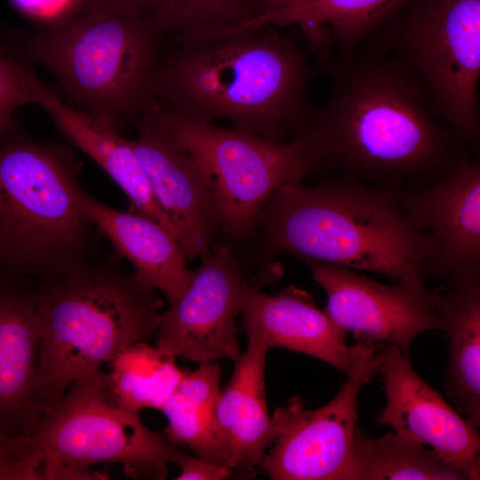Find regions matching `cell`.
Masks as SVG:
<instances>
[{
    "label": "cell",
    "mask_w": 480,
    "mask_h": 480,
    "mask_svg": "<svg viewBox=\"0 0 480 480\" xmlns=\"http://www.w3.org/2000/svg\"><path fill=\"white\" fill-rule=\"evenodd\" d=\"M323 61L330 96L292 138L303 147L309 175L396 190L436 183L468 155L435 116L420 77L376 40Z\"/></svg>",
    "instance_id": "6da1fadb"
},
{
    "label": "cell",
    "mask_w": 480,
    "mask_h": 480,
    "mask_svg": "<svg viewBox=\"0 0 480 480\" xmlns=\"http://www.w3.org/2000/svg\"><path fill=\"white\" fill-rule=\"evenodd\" d=\"M313 68L288 35L268 26L232 28L173 38L162 55L154 104L182 118L290 140L315 108Z\"/></svg>",
    "instance_id": "7a4b0ae2"
},
{
    "label": "cell",
    "mask_w": 480,
    "mask_h": 480,
    "mask_svg": "<svg viewBox=\"0 0 480 480\" xmlns=\"http://www.w3.org/2000/svg\"><path fill=\"white\" fill-rule=\"evenodd\" d=\"M274 251L386 276L426 292L425 245L395 190L327 176L315 187L290 180L263 207Z\"/></svg>",
    "instance_id": "3957f363"
},
{
    "label": "cell",
    "mask_w": 480,
    "mask_h": 480,
    "mask_svg": "<svg viewBox=\"0 0 480 480\" xmlns=\"http://www.w3.org/2000/svg\"><path fill=\"white\" fill-rule=\"evenodd\" d=\"M0 43L11 56L50 72L74 109L120 130L155 105L154 83L168 37L148 16L79 12L5 32Z\"/></svg>",
    "instance_id": "277c9868"
},
{
    "label": "cell",
    "mask_w": 480,
    "mask_h": 480,
    "mask_svg": "<svg viewBox=\"0 0 480 480\" xmlns=\"http://www.w3.org/2000/svg\"><path fill=\"white\" fill-rule=\"evenodd\" d=\"M41 328L35 384L41 413L78 379L156 335L157 291L116 264L87 261L36 284Z\"/></svg>",
    "instance_id": "5b68a950"
},
{
    "label": "cell",
    "mask_w": 480,
    "mask_h": 480,
    "mask_svg": "<svg viewBox=\"0 0 480 480\" xmlns=\"http://www.w3.org/2000/svg\"><path fill=\"white\" fill-rule=\"evenodd\" d=\"M77 161L17 126L0 137V278L37 281L89 261L92 223L77 199Z\"/></svg>",
    "instance_id": "8992f818"
},
{
    "label": "cell",
    "mask_w": 480,
    "mask_h": 480,
    "mask_svg": "<svg viewBox=\"0 0 480 480\" xmlns=\"http://www.w3.org/2000/svg\"><path fill=\"white\" fill-rule=\"evenodd\" d=\"M33 437L43 454L44 480L102 479L92 469L100 463L121 464L131 477L159 480L169 464L189 456L121 406L101 370L76 380L44 410Z\"/></svg>",
    "instance_id": "52a82bcc"
},
{
    "label": "cell",
    "mask_w": 480,
    "mask_h": 480,
    "mask_svg": "<svg viewBox=\"0 0 480 480\" xmlns=\"http://www.w3.org/2000/svg\"><path fill=\"white\" fill-rule=\"evenodd\" d=\"M370 37L420 77L435 116L478 153L480 0H411Z\"/></svg>",
    "instance_id": "ba28073f"
},
{
    "label": "cell",
    "mask_w": 480,
    "mask_h": 480,
    "mask_svg": "<svg viewBox=\"0 0 480 480\" xmlns=\"http://www.w3.org/2000/svg\"><path fill=\"white\" fill-rule=\"evenodd\" d=\"M158 108L175 138L200 164L218 223L232 235L247 232L282 185L309 175L305 151L297 140H275L234 127L193 122Z\"/></svg>",
    "instance_id": "9c48e42d"
},
{
    "label": "cell",
    "mask_w": 480,
    "mask_h": 480,
    "mask_svg": "<svg viewBox=\"0 0 480 480\" xmlns=\"http://www.w3.org/2000/svg\"><path fill=\"white\" fill-rule=\"evenodd\" d=\"M378 344L349 346V367L336 396L308 410L300 396L275 410L273 447L260 466L274 480H352L357 400L375 375Z\"/></svg>",
    "instance_id": "30bf717a"
},
{
    "label": "cell",
    "mask_w": 480,
    "mask_h": 480,
    "mask_svg": "<svg viewBox=\"0 0 480 480\" xmlns=\"http://www.w3.org/2000/svg\"><path fill=\"white\" fill-rule=\"evenodd\" d=\"M251 284L259 283L244 276L228 246L210 250L184 293L162 312L156 346L199 364L235 360L240 354L236 317Z\"/></svg>",
    "instance_id": "8fae6325"
},
{
    "label": "cell",
    "mask_w": 480,
    "mask_h": 480,
    "mask_svg": "<svg viewBox=\"0 0 480 480\" xmlns=\"http://www.w3.org/2000/svg\"><path fill=\"white\" fill-rule=\"evenodd\" d=\"M425 245L424 278L480 279V164L465 156L444 179L395 190Z\"/></svg>",
    "instance_id": "7c38bea8"
},
{
    "label": "cell",
    "mask_w": 480,
    "mask_h": 480,
    "mask_svg": "<svg viewBox=\"0 0 480 480\" xmlns=\"http://www.w3.org/2000/svg\"><path fill=\"white\" fill-rule=\"evenodd\" d=\"M303 261L326 292L324 311L343 331L353 332L364 342L393 344L409 357L418 335L444 329L429 290L387 285L348 268Z\"/></svg>",
    "instance_id": "4fadbf2b"
},
{
    "label": "cell",
    "mask_w": 480,
    "mask_h": 480,
    "mask_svg": "<svg viewBox=\"0 0 480 480\" xmlns=\"http://www.w3.org/2000/svg\"><path fill=\"white\" fill-rule=\"evenodd\" d=\"M133 125L137 137L130 142L159 207L187 258L203 257L219 223L200 164L175 138L156 105Z\"/></svg>",
    "instance_id": "5bb4252c"
},
{
    "label": "cell",
    "mask_w": 480,
    "mask_h": 480,
    "mask_svg": "<svg viewBox=\"0 0 480 480\" xmlns=\"http://www.w3.org/2000/svg\"><path fill=\"white\" fill-rule=\"evenodd\" d=\"M375 374L381 376L386 405L377 425L428 444L469 480L480 478V436L413 370L393 344H378Z\"/></svg>",
    "instance_id": "9a60e30c"
},
{
    "label": "cell",
    "mask_w": 480,
    "mask_h": 480,
    "mask_svg": "<svg viewBox=\"0 0 480 480\" xmlns=\"http://www.w3.org/2000/svg\"><path fill=\"white\" fill-rule=\"evenodd\" d=\"M41 328L36 284L0 278V429L33 436L42 418L35 396Z\"/></svg>",
    "instance_id": "2e32d148"
},
{
    "label": "cell",
    "mask_w": 480,
    "mask_h": 480,
    "mask_svg": "<svg viewBox=\"0 0 480 480\" xmlns=\"http://www.w3.org/2000/svg\"><path fill=\"white\" fill-rule=\"evenodd\" d=\"M260 285L249 284L242 298L247 339L268 350L283 348L314 356L345 373L349 367L347 332L306 291L290 284L276 295H268Z\"/></svg>",
    "instance_id": "e0dca14e"
},
{
    "label": "cell",
    "mask_w": 480,
    "mask_h": 480,
    "mask_svg": "<svg viewBox=\"0 0 480 480\" xmlns=\"http://www.w3.org/2000/svg\"><path fill=\"white\" fill-rule=\"evenodd\" d=\"M268 350L253 339L234 360L229 381L220 391L212 425L228 468L238 478L253 476L276 439L265 392V359Z\"/></svg>",
    "instance_id": "ac0fdd59"
},
{
    "label": "cell",
    "mask_w": 480,
    "mask_h": 480,
    "mask_svg": "<svg viewBox=\"0 0 480 480\" xmlns=\"http://www.w3.org/2000/svg\"><path fill=\"white\" fill-rule=\"evenodd\" d=\"M79 206L101 235L112 243L116 255L128 260L135 276L161 292L169 304L189 285L193 270L176 237L157 221L139 211L123 212L95 200L81 188Z\"/></svg>",
    "instance_id": "d6986e66"
},
{
    "label": "cell",
    "mask_w": 480,
    "mask_h": 480,
    "mask_svg": "<svg viewBox=\"0 0 480 480\" xmlns=\"http://www.w3.org/2000/svg\"><path fill=\"white\" fill-rule=\"evenodd\" d=\"M37 104L49 114L59 130L122 188L134 210L152 218L176 237L130 140L123 138L116 126L103 118L74 109L46 86Z\"/></svg>",
    "instance_id": "ffe728a7"
},
{
    "label": "cell",
    "mask_w": 480,
    "mask_h": 480,
    "mask_svg": "<svg viewBox=\"0 0 480 480\" xmlns=\"http://www.w3.org/2000/svg\"><path fill=\"white\" fill-rule=\"evenodd\" d=\"M431 297L448 335L444 393L458 412L480 427V279L442 282Z\"/></svg>",
    "instance_id": "44dd1931"
},
{
    "label": "cell",
    "mask_w": 480,
    "mask_h": 480,
    "mask_svg": "<svg viewBox=\"0 0 480 480\" xmlns=\"http://www.w3.org/2000/svg\"><path fill=\"white\" fill-rule=\"evenodd\" d=\"M466 480L434 449L400 433L372 437L356 427L352 480Z\"/></svg>",
    "instance_id": "7402d4cb"
},
{
    "label": "cell",
    "mask_w": 480,
    "mask_h": 480,
    "mask_svg": "<svg viewBox=\"0 0 480 480\" xmlns=\"http://www.w3.org/2000/svg\"><path fill=\"white\" fill-rule=\"evenodd\" d=\"M411 0H295L289 7L258 19L270 24L324 26L339 51L355 47L393 19Z\"/></svg>",
    "instance_id": "603a6c76"
},
{
    "label": "cell",
    "mask_w": 480,
    "mask_h": 480,
    "mask_svg": "<svg viewBox=\"0 0 480 480\" xmlns=\"http://www.w3.org/2000/svg\"><path fill=\"white\" fill-rule=\"evenodd\" d=\"M175 359L145 340L119 353L110 362L108 372L119 404L138 413L144 408L161 411L186 373Z\"/></svg>",
    "instance_id": "cb8c5ba5"
},
{
    "label": "cell",
    "mask_w": 480,
    "mask_h": 480,
    "mask_svg": "<svg viewBox=\"0 0 480 480\" xmlns=\"http://www.w3.org/2000/svg\"><path fill=\"white\" fill-rule=\"evenodd\" d=\"M258 15L253 0H153L148 16L172 39L244 26Z\"/></svg>",
    "instance_id": "d4e9b609"
},
{
    "label": "cell",
    "mask_w": 480,
    "mask_h": 480,
    "mask_svg": "<svg viewBox=\"0 0 480 480\" xmlns=\"http://www.w3.org/2000/svg\"><path fill=\"white\" fill-rule=\"evenodd\" d=\"M161 411L168 421L166 437L170 442L188 446L200 459L228 468L213 429L212 415L177 390Z\"/></svg>",
    "instance_id": "484cf974"
},
{
    "label": "cell",
    "mask_w": 480,
    "mask_h": 480,
    "mask_svg": "<svg viewBox=\"0 0 480 480\" xmlns=\"http://www.w3.org/2000/svg\"><path fill=\"white\" fill-rule=\"evenodd\" d=\"M44 87L31 64L8 54L0 43V137L18 126L15 110L37 104Z\"/></svg>",
    "instance_id": "4316f807"
},
{
    "label": "cell",
    "mask_w": 480,
    "mask_h": 480,
    "mask_svg": "<svg viewBox=\"0 0 480 480\" xmlns=\"http://www.w3.org/2000/svg\"><path fill=\"white\" fill-rule=\"evenodd\" d=\"M0 480H44L43 454L33 436L0 429Z\"/></svg>",
    "instance_id": "83f0119b"
},
{
    "label": "cell",
    "mask_w": 480,
    "mask_h": 480,
    "mask_svg": "<svg viewBox=\"0 0 480 480\" xmlns=\"http://www.w3.org/2000/svg\"><path fill=\"white\" fill-rule=\"evenodd\" d=\"M220 375L215 362L200 363L194 372H186L176 390L212 417L220 394Z\"/></svg>",
    "instance_id": "f1b7e54d"
},
{
    "label": "cell",
    "mask_w": 480,
    "mask_h": 480,
    "mask_svg": "<svg viewBox=\"0 0 480 480\" xmlns=\"http://www.w3.org/2000/svg\"><path fill=\"white\" fill-rule=\"evenodd\" d=\"M10 3L39 25L59 22L82 12V0H10Z\"/></svg>",
    "instance_id": "f546056e"
},
{
    "label": "cell",
    "mask_w": 480,
    "mask_h": 480,
    "mask_svg": "<svg viewBox=\"0 0 480 480\" xmlns=\"http://www.w3.org/2000/svg\"><path fill=\"white\" fill-rule=\"evenodd\" d=\"M153 0H82V12L148 16Z\"/></svg>",
    "instance_id": "4dcf8cb0"
},
{
    "label": "cell",
    "mask_w": 480,
    "mask_h": 480,
    "mask_svg": "<svg viewBox=\"0 0 480 480\" xmlns=\"http://www.w3.org/2000/svg\"><path fill=\"white\" fill-rule=\"evenodd\" d=\"M180 473L177 480H221L234 478V472L227 468L198 457L188 456L179 464Z\"/></svg>",
    "instance_id": "1f68e13d"
},
{
    "label": "cell",
    "mask_w": 480,
    "mask_h": 480,
    "mask_svg": "<svg viewBox=\"0 0 480 480\" xmlns=\"http://www.w3.org/2000/svg\"><path fill=\"white\" fill-rule=\"evenodd\" d=\"M258 11V17L261 19L289 7L295 0H253Z\"/></svg>",
    "instance_id": "d6a6232c"
}]
</instances>
